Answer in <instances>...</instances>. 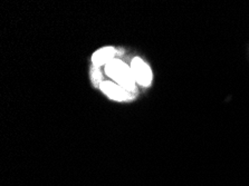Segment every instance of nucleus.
Listing matches in <instances>:
<instances>
[{
	"mask_svg": "<svg viewBox=\"0 0 249 186\" xmlns=\"http://www.w3.org/2000/svg\"><path fill=\"white\" fill-rule=\"evenodd\" d=\"M105 73L113 79V82L132 93L135 87V79L131 66H127L122 60L114 59L105 66Z\"/></svg>",
	"mask_w": 249,
	"mask_h": 186,
	"instance_id": "obj_1",
	"label": "nucleus"
},
{
	"mask_svg": "<svg viewBox=\"0 0 249 186\" xmlns=\"http://www.w3.org/2000/svg\"><path fill=\"white\" fill-rule=\"evenodd\" d=\"M131 69L133 73L135 83L142 86H149L152 82V71L144 60L141 58H134L131 63Z\"/></svg>",
	"mask_w": 249,
	"mask_h": 186,
	"instance_id": "obj_2",
	"label": "nucleus"
},
{
	"mask_svg": "<svg viewBox=\"0 0 249 186\" xmlns=\"http://www.w3.org/2000/svg\"><path fill=\"white\" fill-rule=\"evenodd\" d=\"M101 89L108 98L114 101H126L131 97V93L127 92L126 89H124L123 87L116 84L114 82H103L101 83Z\"/></svg>",
	"mask_w": 249,
	"mask_h": 186,
	"instance_id": "obj_3",
	"label": "nucleus"
},
{
	"mask_svg": "<svg viewBox=\"0 0 249 186\" xmlns=\"http://www.w3.org/2000/svg\"><path fill=\"white\" fill-rule=\"evenodd\" d=\"M115 54L116 52L114 48L105 47L100 49V51H97L95 54L93 55L92 60L97 66H107L108 63H111L112 60L115 59Z\"/></svg>",
	"mask_w": 249,
	"mask_h": 186,
	"instance_id": "obj_4",
	"label": "nucleus"
}]
</instances>
